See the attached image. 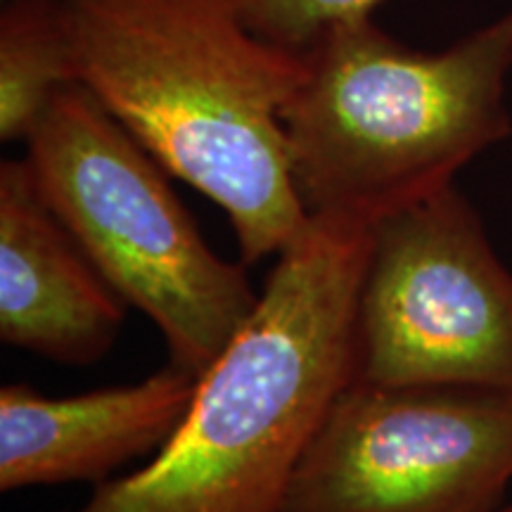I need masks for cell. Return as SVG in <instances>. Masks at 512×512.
I'll list each match as a JSON object with an SVG mask.
<instances>
[{"instance_id":"1","label":"cell","mask_w":512,"mask_h":512,"mask_svg":"<svg viewBox=\"0 0 512 512\" xmlns=\"http://www.w3.org/2000/svg\"><path fill=\"white\" fill-rule=\"evenodd\" d=\"M76 83L176 176L219 204L245 264L283 254L311 216L283 110L304 57L235 0H62Z\"/></svg>"},{"instance_id":"2","label":"cell","mask_w":512,"mask_h":512,"mask_svg":"<svg viewBox=\"0 0 512 512\" xmlns=\"http://www.w3.org/2000/svg\"><path fill=\"white\" fill-rule=\"evenodd\" d=\"M370 230L311 216L275 256L252 318L197 380L174 437L74 512H283L299 460L354 380Z\"/></svg>"},{"instance_id":"3","label":"cell","mask_w":512,"mask_h":512,"mask_svg":"<svg viewBox=\"0 0 512 512\" xmlns=\"http://www.w3.org/2000/svg\"><path fill=\"white\" fill-rule=\"evenodd\" d=\"M302 57L283 126L309 216L373 226L456 185L460 169L512 136V10L437 53L354 19Z\"/></svg>"},{"instance_id":"4","label":"cell","mask_w":512,"mask_h":512,"mask_svg":"<svg viewBox=\"0 0 512 512\" xmlns=\"http://www.w3.org/2000/svg\"><path fill=\"white\" fill-rule=\"evenodd\" d=\"M36 190L126 306L200 377L259 306L245 268L204 242L169 174L86 88H62L29 133Z\"/></svg>"},{"instance_id":"5","label":"cell","mask_w":512,"mask_h":512,"mask_svg":"<svg viewBox=\"0 0 512 512\" xmlns=\"http://www.w3.org/2000/svg\"><path fill=\"white\" fill-rule=\"evenodd\" d=\"M354 380L512 392V273L456 185L373 223Z\"/></svg>"},{"instance_id":"6","label":"cell","mask_w":512,"mask_h":512,"mask_svg":"<svg viewBox=\"0 0 512 512\" xmlns=\"http://www.w3.org/2000/svg\"><path fill=\"white\" fill-rule=\"evenodd\" d=\"M512 482V392L351 380L283 512H496Z\"/></svg>"},{"instance_id":"7","label":"cell","mask_w":512,"mask_h":512,"mask_svg":"<svg viewBox=\"0 0 512 512\" xmlns=\"http://www.w3.org/2000/svg\"><path fill=\"white\" fill-rule=\"evenodd\" d=\"M197 377L166 366L136 384L79 396L0 389V491L110 482L131 460L157 453L188 413Z\"/></svg>"},{"instance_id":"8","label":"cell","mask_w":512,"mask_h":512,"mask_svg":"<svg viewBox=\"0 0 512 512\" xmlns=\"http://www.w3.org/2000/svg\"><path fill=\"white\" fill-rule=\"evenodd\" d=\"M126 304L53 214L24 159L0 164V339L69 366L110 351Z\"/></svg>"},{"instance_id":"9","label":"cell","mask_w":512,"mask_h":512,"mask_svg":"<svg viewBox=\"0 0 512 512\" xmlns=\"http://www.w3.org/2000/svg\"><path fill=\"white\" fill-rule=\"evenodd\" d=\"M76 69L62 0H5L0 12V138L27 140Z\"/></svg>"},{"instance_id":"10","label":"cell","mask_w":512,"mask_h":512,"mask_svg":"<svg viewBox=\"0 0 512 512\" xmlns=\"http://www.w3.org/2000/svg\"><path fill=\"white\" fill-rule=\"evenodd\" d=\"M242 22L256 36L290 50H306L325 31L373 17L382 0H235Z\"/></svg>"},{"instance_id":"11","label":"cell","mask_w":512,"mask_h":512,"mask_svg":"<svg viewBox=\"0 0 512 512\" xmlns=\"http://www.w3.org/2000/svg\"><path fill=\"white\" fill-rule=\"evenodd\" d=\"M496 512H512V503H508V505H503L501 510H496Z\"/></svg>"}]
</instances>
